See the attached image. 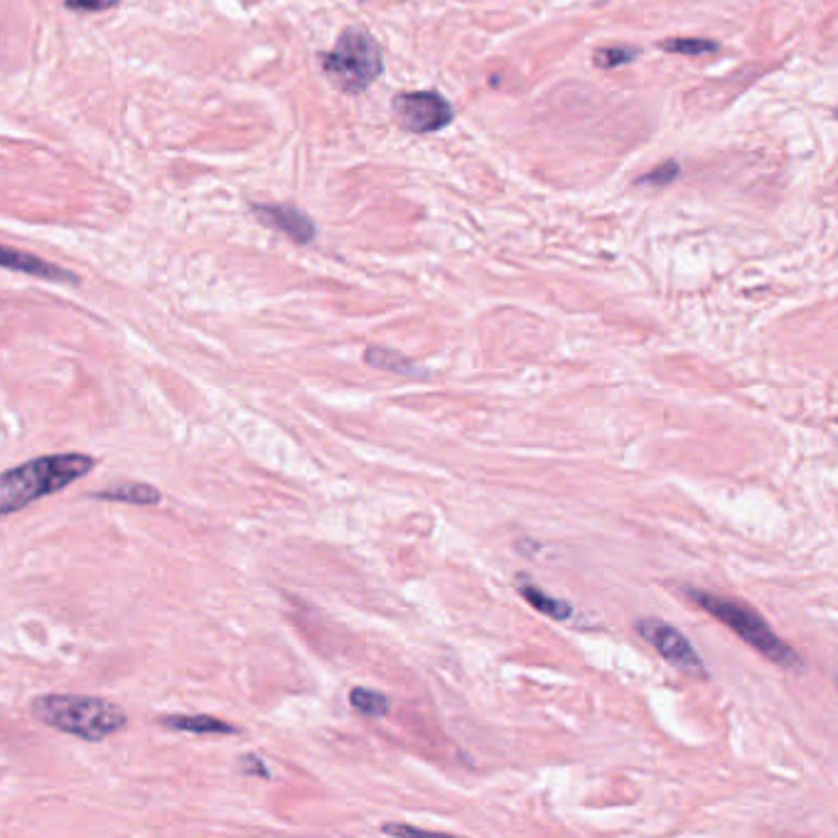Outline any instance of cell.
I'll list each match as a JSON object with an SVG mask.
<instances>
[{
  "instance_id": "obj_1",
  "label": "cell",
  "mask_w": 838,
  "mask_h": 838,
  "mask_svg": "<svg viewBox=\"0 0 838 838\" xmlns=\"http://www.w3.org/2000/svg\"><path fill=\"white\" fill-rule=\"evenodd\" d=\"M97 460L84 453H58L27 460L0 473V516L15 514L42 497L58 495L87 477Z\"/></svg>"
},
{
  "instance_id": "obj_10",
  "label": "cell",
  "mask_w": 838,
  "mask_h": 838,
  "mask_svg": "<svg viewBox=\"0 0 838 838\" xmlns=\"http://www.w3.org/2000/svg\"><path fill=\"white\" fill-rule=\"evenodd\" d=\"M93 499H103V502H126L136 506H155L163 499V492L158 487L148 483H118L111 485L101 492H91Z\"/></svg>"
},
{
  "instance_id": "obj_17",
  "label": "cell",
  "mask_w": 838,
  "mask_h": 838,
  "mask_svg": "<svg viewBox=\"0 0 838 838\" xmlns=\"http://www.w3.org/2000/svg\"><path fill=\"white\" fill-rule=\"evenodd\" d=\"M121 0H64V5L70 11H79V13H99V11H109V8H116Z\"/></svg>"
},
{
  "instance_id": "obj_19",
  "label": "cell",
  "mask_w": 838,
  "mask_h": 838,
  "mask_svg": "<svg viewBox=\"0 0 838 838\" xmlns=\"http://www.w3.org/2000/svg\"><path fill=\"white\" fill-rule=\"evenodd\" d=\"M384 834H418L416 826H407V824H386L384 826Z\"/></svg>"
},
{
  "instance_id": "obj_7",
  "label": "cell",
  "mask_w": 838,
  "mask_h": 838,
  "mask_svg": "<svg viewBox=\"0 0 838 838\" xmlns=\"http://www.w3.org/2000/svg\"><path fill=\"white\" fill-rule=\"evenodd\" d=\"M0 268L17 271V273H25V276H35L42 280H52V284H72V286L79 284V276H74L72 271L54 266V263L35 257V253L3 247V243H0Z\"/></svg>"
},
{
  "instance_id": "obj_4",
  "label": "cell",
  "mask_w": 838,
  "mask_h": 838,
  "mask_svg": "<svg viewBox=\"0 0 838 838\" xmlns=\"http://www.w3.org/2000/svg\"><path fill=\"white\" fill-rule=\"evenodd\" d=\"M384 70L379 42L362 27H347L335 47L323 54V72L345 93H362Z\"/></svg>"
},
{
  "instance_id": "obj_13",
  "label": "cell",
  "mask_w": 838,
  "mask_h": 838,
  "mask_svg": "<svg viewBox=\"0 0 838 838\" xmlns=\"http://www.w3.org/2000/svg\"><path fill=\"white\" fill-rule=\"evenodd\" d=\"M350 703L354 711L370 715V718H382L391 709L389 696L374 689H364V686H357V689L350 691Z\"/></svg>"
},
{
  "instance_id": "obj_11",
  "label": "cell",
  "mask_w": 838,
  "mask_h": 838,
  "mask_svg": "<svg viewBox=\"0 0 838 838\" xmlns=\"http://www.w3.org/2000/svg\"><path fill=\"white\" fill-rule=\"evenodd\" d=\"M516 590H520V596L529 602L534 610H539L546 617L563 623V620H568L573 615V608L566 600H559L549 596V592H543L541 588H536L529 578H522V576L516 578Z\"/></svg>"
},
{
  "instance_id": "obj_14",
  "label": "cell",
  "mask_w": 838,
  "mask_h": 838,
  "mask_svg": "<svg viewBox=\"0 0 838 838\" xmlns=\"http://www.w3.org/2000/svg\"><path fill=\"white\" fill-rule=\"evenodd\" d=\"M659 47H662V50H666V52L699 58V54H711V52L718 50V42H713V40H696V37H672V40L659 42Z\"/></svg>"
},
{
  "instance_id": "obj_2",
  "label": "cell",
  "mask_w": 838,
  "mask_h": 838,
  "mask_svg": "<svg viewBox=\"0 0 838 838\" xmlns=\"http://www.w3.org/2000/svg\"><path fill=\"white\" fill-rule=\"evenodd\" d=\"M30 715L47 728L87 742L107 740L128 725V713L116 703L99 699V696H35L30 701Z\"/></svg>"
},
{
  "instance_id": "obj_15",
  "label": "cell",
  "mask_w": 838,
  "mask_h": 838,
  "mask_svg": "<svg viewBox=\"0 0 838 838\" xmlns=\"http://www.w3.org/2000/svg\"><path fill=\"white\" fill-rule=\"evenodd\" d=\"M639 50H635V47H602V50H596L592 60H596V64L602 70H615L633 62Z\"/></svg>"
},
{
  "instance_id": "obj_3",
  "label": "cell",
  "mask_w": 838,
  "mask_h": 838,
  "mask_svg": "<svg viewBox=\"0 0 838 838\" xmlns=\"http://www.w3.org/2000/svg\"><path fill=\"white\" fill-rule=\"evenodd\" d=\"M686 596H689L703 612H709L711 617L718 620L721 625L728 627L733 635H738L748 647L755 649V652H760L762 656H767L772 664H779L785 668L802 666V656H799L795 649L785 642V639H779L775 633H772V627L765 623V617L752 608H748L746 602L715 596V592L693 590V588L686 590Z\"/></svg>"
},
{
  "instance_id": "obj_12",
  "label": "cell",
  "mask_w": 838,
  "mask_h": 838,
  "mask_svg": "<svg viewBox=\"0 0 838 838\" xmlns=\"http://www.w3.org/2000/svg\"><path fill=\"white\" fill-rule=\"evenodd\" d=\"M364 362L374 366V370H384L393 374H416V364L399 352L386 350V347H370V350L364 352Z\"/></svg>"
},
{
  "instance_id": "obj_16",
  "label": "cell",
  "mask_w": 838,
  "mask_h": 838,
  "mask_svg": "<svg viewBox=\"0 0 838 838\" xmlns=\"http://www.w3.org/2000/svg\"><path fill=\"white\" fill-rule=\"evenodd\" d=\"M676 175H679V165L668 160V163H664V165H656L652 173H647V175L639 177V185H654V187L668 185Z\"/></svg>"
},
{
  "instance_id": "obj_8",
  "label": "cell",
  "mask_w": 838,
  "mask_h": 838,
  "mask_svg": "<svg viewBox=\"0 0 838 838\" xmlns=\"http://www.w3.org/2000/svg\"><path fill=\"white\" fill-rule=\"evenodd\" d=\"M253 214H257L263 224L286 234V237H290L296 243H310L315 239V224L310 222L308 214L296 210V207L253 204Z\"/></svg>"
},
{
  "instance_id": "obj_6",
  "label": "cell",
  "mask_w": 838,
  "mask_h": 838,
  "mask_svg": "<svg viewBox=\"0 0 838 838\" xmlns=\"http://www.w3.org/2000/svg\"><path fill=\"white\" fill-rule=\"evenodd\" d=\"M393 114L409 134H436L450 126L455 109L436 91H407L393 97Z\"/></svg>"
},
{
  "instance_id": "obj_9",
  "label": "cell",
  "mask_w": 838,
  "mask_h": 838,
  "mask_svg": "<svg viewBox=\"0 0 838 838\" xmlns=\"http://www.w3.org/2000/svg\"><path fill=\"white\" fill-rule=\"evenodd\" d=\"M160 725L171 730L192 733V736H237L239 728L214 715H165Z\"/></svg>"
},
{
  "instance_id": "obj_5",
  "label": "cell",
  "mask_w": 838,
  "mask_h": 838,
  "mask_svg": "<svg viewBox=\"0 0 838 838\" xmlns=\"http://www.w3.org/2000/svg\"><path fill=\"white\" fill-rule=\"evenodd\" d=\"M635 629L637 635L654 649V652L662 654L666 662L674 668H679L681 674L693 676V679H705V676H709V672H705L703 666V659L689 642V637L668 623H664V620H656V617L637 620Z\"/></svg>"
},
{
  "instance_id": "obj_18",
  "label": "cell",
  "mask_w": 838,
  "mask_h": 838,
  "mask_svg": "<svg viewBox=\"0 0 838 838\" xmlns=\"http://www.w3.org/2000/svg\"><path fill=\"white\" fill-rule=\"evenodd\" d=\"M241 770L247 772V775H261V777H271L268 767L263 765V762H261L259 758H251V755L241 758Z\"/></svg>"
}]
</instances>
